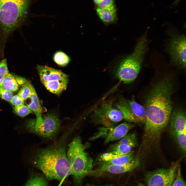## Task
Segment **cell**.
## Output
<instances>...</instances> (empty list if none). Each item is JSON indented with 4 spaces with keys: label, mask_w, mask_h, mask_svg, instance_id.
Here are the masks:
<instances>
[{
    "label": "cell",
    "mask_w": 186,
    "mask_h": 186,
    "mask_svg": "<svg viewBox=\"0 0 186 186\" xmlns=\"http://www.w3.org/2000/svg\"><path fill=\"white\" fill-rule=\"evenodd\" d=\"M173 87L172 76L167 75L158 81L148 95L142 140L146 144L155 145L160 143L172 112L171 97Z\"/></svg>",
    "instance_id": "1"
},
{
    "label": "cell",
    "mask_w": 186,
    "mask_h": 186,
    "mask_svg": "<svg viewBox=\"0 0 186 186\" xmlns=\"http://www.w3.org/2000/svg\"><path fill=\"white\" fill-rule=\"evenodd\" d=\"M32 161L48 180H56L60 182L71 175V165L64 143L58 142L37 150Z\"/></svg>",
    "instance_id": "2"
},
{
    "label": "cell",
    "mask_w": 186,
    "mask_h": 186,
    "mask_svg": "<svg viewBox=\"0 0 186 186\" xmlns=\"http://www.w3.org/2000/svg\"><path fill=\"white\" fill-rule=\"evenodd\" d=\"M37 0H0V44H5L14 31L26 23Z\"/></svg>",
    "instance_id": "3"
},
{
    "label": "cell",
    "mask_w": 186,
    "mask_h": 186,
    "mask_svg": "<svg viewBox=\"0 0 186 186\" xmlns=\"http://www.w3.org/2000/svg\"><path fill=\"white\" fill-rule=\"evenodd\" d=\"M87 145L84 144L80 138L78 136L68 145L66 155L75 186H82L84 177L93 168V159L86 151Z\"/></svg>",
    "instance_id": "4"
},
{
    "label": "cell",
    "mask_w": 186,
    "mask_h": 186,
    "mask_svg": "<svg viewBox=\"0 0 186 186\" xmlns=\"http://www.w3.org/2000/svg\"><path fill=\"white\" fill-rule=\"evenodd\" d=\"M147 33L138 41L133 53L120 63L116 75L124 83H129L137 78L140 70L147 46Z\"/></svg>",
    "instance_id": "5"
},
{
    "label": "cell",
    "mask_w": 186,
    "mask_h": 186,
    "mask_svg": "<svg viewBox=\"0 0 186 186\" xmlns=\"http://www.w3.org/2000/svg\"><path fill=\"white\" fill-rule=\"evenodd\" d=\"M113 102L112 100L103 102L95 110L91 116L94 123L110 127L115 126L123 119L121 112L114 107Z\"/></svg>",
    "instance_id": "6"
},
{
    "label": "cell",
    "mask_w": 186,
    "mask_h": 186,
    "mask_svg": "<svg viewBox=\"0 0 186 186\" xmlns=\"http://www.w3.org/2000/svg\"><path fill=\"white\" fill-rule=\"evenodd\" d=\"M25 127L30 132L44 138L51 139L55 137L58 133L60 123L58 116L50 113L42 117V122L38 125L34 124L33 119L28 120Z\"/></svg>",
    "instance_id": "7"
},
{
    "label": "cell",
    "mask_w": 186,
    "mask_h": 186,
    "mask_svg": "<svg viewBox=\"0 0 186 186\" xmlns=\"http://www.w3.org/2000/svg\"><path fill=\"white\" fill-rule=\"evenodd\" d=\"M169 131L180 149L186 153V114L182 109H177L172 112L170 117Z\"/></svg>",
    "instance_id": "8"
},
{
    "label": "cell",
    "mask_w": 186,
    "mask_h": 186,
    "mask_svg": "<svg viewBox=\"0 0 186 186\" xmlns=\"http://www.w3.org/2000/svg\"><path fill=\"white\" fill-rule=\"evenodd\" d=\"M115 106L121 112L123 119L128 122L145 123V109L134 99L128 100L121 97L116 103Z\"/></svg>",
    "instance_id": "9"
},
{
    "label": "cell",
    "mask_w": 186,
    "mask_h": 186,
    "mask_svg": "<svg viewBox=\"0 0 186 186\" xmlns=\"http://www.w3.org/2000/svg\"><path fill=\"white\" fill-rule=\"evenodd\" d=\"M180 160L173 162L168 169L161 168L148 172L145 180L147 186H171Z\"/></svg>",
    "instance_id": "10"
},
{
    "label": "cell",
    "mask_w": 186,
    "mask_h": 186,
    "mask_svg": "<svg viewBox=\"0 0 186 186\" xmlns=\"http://www.w3.org/2000/svg\"><path fill=\"white\" fill-rule=\"evenodd\" d=\"M134 126L133 123L124 122L117 126L103 127L100 128L97 132L89 138V140L94 141L99 138H103L104 143L107 144L121 139Z\"/></svg>",
    "instance_id": "11"
},
{
    "label": "cell",
    "mask_w": 186,
    "mask_h": 186,
    "mask_svg": "<svg viewBox=\"0 0 186 186\" xmlns=\"http://www.w3.org/2000/svg\"><path fill=\"white\" fill-rule=\"evenodd\" d=\"M168 51L172 63L186 68V37L184 34L174 35L169 42Z\"/></svg>",
    "instance_id": "12"
},
{
    "label": "cell",
    "mask_w": 186,
    "mask_h": 186,
    "mask_svg": "<svg viewBox=\"0 0 186 186\" xmlns=\"http://www.w3.org/2000/svg\"><path fill=\"white\" fill-rule=\"evenodd\" d=\"M139 157L134 158L130 163L123 165H116L102 162L97 171L113 174H120L131 172L140 165Z\"/></svg>",
    "instance_id": "13"
},
{
    "label": "cell",
    "mask_w": 186,
    "mask_h": 186,
    "mask_svg": "<svg viewBox=\"0 0 186 186\" xmlns=\"http://www.w3.org/2000/svg\"><path fill=\"white\" fill-rule=\"evenodd\" d=\"M37 68L42 83L68 78V75L60 70L39 65Z\"/></svg>",
    "instance_id": "14"
},
{
    "label": "cell",
    "mask_w": 186,
    "mask_h": 186,
    "mask_svg": "<svg viewBox=\"0 0 186 186\" xmlns=\"http://www.w3.org/2000/svg\"><path fill=\"white\" fill-rule=\"evenodd\" d=\"M27 99L29 100V101L27 100H25L27 106L35 113L36 115V118L34 120V123L35 125H38L42 121L41 108L38 97L34 88L30 96Z\"/></svg>",
    "instance_id": "15"
},
{
    "label": "cell",
    "mask_w": 186,
    "mask_h": 186,
    "mask_svg": "<svg viewBox=\"0 0 186 186\" xmlns=\"http://www.w3.org/2000/svg\"><path fill=\"white\" fill-rule=\"evenodd\" d=\"M134 158V153L131 151L123 155L114 154L109 152L106 156L105 162H103L116 165H123L130 162Z\"/></svg>",
    "instance_id": "16"
},
{
    "label": "cell",
    "mask_w": 186,
    "mask_h": 186,
    "mask_svg": "<svg viewBox=\"0 0 186 186\" xmlns=\"http://www.w3.org/2000/svg\"><path fill=\"white\" fill-rule=\"evenodd\" d=\"M68 78L50 81L42 83L46 88L50 92L58 95L67 88Z\"/></svg>",
    "instance_id": "17"
},
{
    "label": "cell",
    "mask_w": 186,
    "mask_h": 186,
    "mask_svg": "<svg viewBox=\"0 0 186 186\" xmlns=\"http://www.w3.org/2000/svg\"><path fill=\"white\" fill-rule=\"evenodd\" d=\"M96 11L100 18L105 24L113 23L116 20V12L104 10L98 7L96 8Z\"/></svg>",
    "instance_id": "18"
},
{
    "label": "cell",
    "mask_w": 186,
    "mask_h": 186,
    "mask_svg": "<svg viewBox=\"0 0 186 186\" xmlns=\"http://www.w3.org/2000/svg\"><path fill=\"white\" fill-rule=\"evenodd\" d=\"M2 87L4 89L12 92L16 91L18 88L17 80L13 76L9 73L4 78Z\"/></svg>",
    "instance_id": "19"
},
{
    "label": "cell",
    "mask_w": 186,
    "mask_h": 186,
    "mask_svg": "<svg viewBox=\"0 0 186 186\" xmlns=\"http://www.w3.org/2000/svg\"><path fill=\"white\" fill-rule=\"evenodd\" d=\"M134 147L128 144L117 143L111 147L110 152L118 155H124L130 152Z\"/></svg>",
    "instance_id": "20"
},
{
    "label": "cell",
    "mask_w": 186,
    "mask_h": 186,
    "mask_svg": "<svg viewBox=\"0 0 186 186\" xmlns=\"http://www.w3.org/2000/svg\"><path fill=\"white\" fill-rule=\"evenodd\" d=\"M25 186H48L46 179L39 175L32 176L27 181Z\"/></svg>",
    "instance_id": "21"
},
{
    "label": "cell",
    "mask_w": 186,
    "mask_h": 186,
    "mask_svg": "<svg viewBox=\"0 0 186 186\" xmlns=\"http://www.w3.org/2000/svg\"><path fill=\"white\" fill-rule=\"evenodd\" d=\"M53 58L56 64L61 66H66L71 60L70 57L67 55L60 51H58L54 53Z\"/></svg>",
    "instance_id": "22"
},
{
    "label": "cell",
    "mask_w": 186,
    "mask_h": 186,
    "mask_svg": "<svg viewBox=\"0 0 186 186\" xmlns=\"http://www.w3.org/2000/svg\"><path fill=\"white\" fill-rule=\"evenodd\" d=\"M34 88L29 82H26L19 91L18 95L25 100L30 96Z\"/></svg>",
    "instance_id": "23"
},
{
    "label": "cell",
    "mask_w": 186,
    "mask_h": 186,
    "mask_svg": "<svg viewBox=\"0 0 186 186\" xmlns=\"http://www.w3.org/2000/svg\"><path fill=\"white\" fill-rule=\"evenodd\" d=\"M117 143L127 144L134 147L137 143L136 135L134 133L127 134L121 139Z\"/></svg>",
    "instance_id": "24"
},
{
    "label": "cell",
    "mask_w": 186,
    "mask_h": 186,
    "mask_svg": "<svg viewBox=\"0 0 186 186\" xmlns=\"http://www.w3.org/2000/svg\"><path fill=\"white\" fill-rule=\"evenodd\" d=\"M97 5L99 8L116 12L114 0H101Z\"/></svg>",
    "instance_id": "25"
},
{
    "label": "cell",
    "mask_w": 186,
    "mask_h": 186,
    "mask_svg": "<svg viewBox=\"0 0 186 186\" xmlns=\"http://www.w3.org/2000/svg\"><path fill=\"white\" fill-rule=\"evenodd\" d=\"M176 176L171 186H186L185 182L182 175L180 164L177 167Z\"/></svg>",
    "instance_id": "26"
},
{
    "label": "cell",
    "mask_w": 186,
    "mask_h": 186,
    "mask_svg": "<svg viewBox=\"0 0 186 186\" xmlns=\"http://www.w3.org/2000/svg\"><path fill=\"white\" fill-rule=\"evenodd\" d=\"M14 110L17 115L22 117H24L33 112L27 106L24 105L15 106L14 107Z\"/></svg>",
    "instance_id": "27"
},
{
    "label": "cell",
    "mask_w": 186,
    "mask_h": 186,
    "mask_svg": "<svg viewBox=\"0 0 186 186\" xmlns=\"http://www.w3.org/2000/svg\"><path fill=\"white\" fill-rule=\"evenodd\" d=\"M9 73L7 59L3 58L0 60V86H2L4 78Z\"/></svg>",
    "instance_id": "28"
},
{
    "label": "cell",
    "mask_w": 186,
    "mask_h": 186,
    "mask_svg": "<svg viewBox=\"0 0 186 186\" xmlns=\"http://www.w3.org/2000/svg\"><path fill=\"white\" fill-rule=\"evenodd\" d=\"M13 96L12 92L4 89L0 86V97L4 100L10 101Z\"/></svg>",
    "instance_id": "29"
},
{
    "label": "cell",
    "mask_w": 186,
    "mask_h": 186,
    "mask_svg": "<svg viewBox=\"0 0 186 186\" xmlns=\"http://www.w3.org/2000/svg\"><path fill=\"white\" fill-rule=\"evenodd\" d=\"M24 101L17 94L13 96L10 102L11 103L15 106H19L24 105Z\"/></svg>",
    "instance_id": "30"
},
{
    "label": "cell",
    "mask_w": 186,
    "mask_h": 186,
    "mask_svg": "<svg viewBox=\"0 0 186 186\" xmlns=\"http://www.w3.org/2000/svg\"><path fill=\"white\" fill-rule=\"evenodd\" d=\"M84 186H117L111 184H107L103 185H95L91 183H87Z\"/></svg>",
    "instance_id": "31"
},
{
    "label": "cell",
    "mask_w": 186,
    "mask_h": 186,
    "mask_svg": "<svg viewBox=\"0 0 186 186\" xmlns=\"http://www.w3.org/2000/svg\"><path fill=\"white\" fill-rule=\"evenodd\" d=\"M180 0H175L173 3L172 5H177Z\"/></svg>",
    "instance_id": "32"
},
{
    "label": "cell",
    "mask_w": 186,
    "mask_h": 186,
    "mask_svg": "<svg viewBox=\"0 0 186 186\" xmlns=\"http://www.w3.org/2000/svg\"><path fill=\"white\" fill-rule=\"evenodd\" d=\"M101 0H93L94 2L96 4H98Z\"/></svg>",
    "instance_id": "33"
},
{
    "label": "cell",
    "mask_w": 186,
    "mask_h": 186,
    "mask_svg": "<svg viewBox=\"0 0 186 186\" xmlns=\"http://www.w3.org/2000/svg\"><path fill=\"white\" fill-rule=\"evenodd\" d=\"M64 180H62L60 182V183H59V185H58V186H61V185L64 182Z\"/></svg>",
    "instance_id": "34"
},
{
    "label": "cell",
    "mask_w": 186,
    "mask_h": 186,
    "mask_svg": "<svg viewBox=\"0 0 186 186\" xmlns=\"http://www.w3.org/2000/svg\"><path fill=\"white\" fill-rule=\"evenodd\" d=\"M138 186H146L144 185L142 183H140L139 184Z\"/></svg>",
    "instance_id": "35"
}]
</instances>
